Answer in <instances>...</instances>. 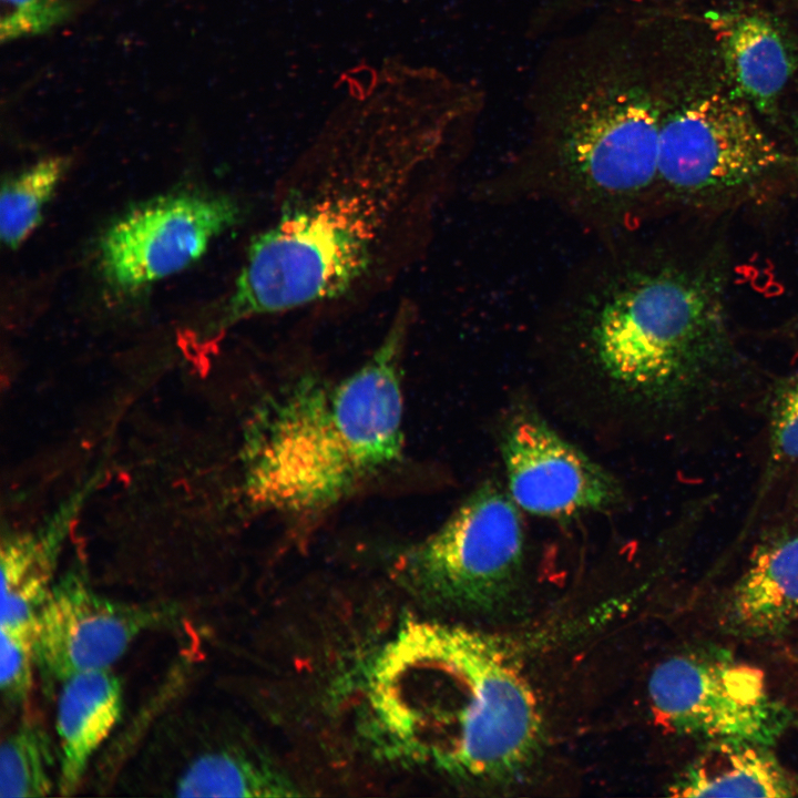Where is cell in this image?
I'll return each mask as SVG.
<instances>
[{"mask_svg":"<svg viewBox=\"0 0 798 798\" xmlns=\"http://www.w3.org/2000/svg\"><path fill=\"white\" fill-rule=\"evenodd\" d=\"M482 91L428 66L374 69L328 117L250 242L224 320L339 298L386 260L402 227L436 201L483 109Z\"/></svg>","mask_w":798,"mask_h":798,"instance_id":"1","label":"cell"},{"mask_svg":"<svg viewBox=\"0 0 798 798\" xmlns=\"http://www.w3.org/2000/svg\"><path fill=\"white\" fill-rule=\"evenodd\" d=\"M649 80L630 4L557 37L533 74L525 139L484 195L554 204L601 239L642 227L659 147Z\"/></svg>","mask_w":798,"mask_h":798,"instance_id":"2","label":"cell"},{"mask_svg":"<svg viewBox=\"0 0 798 798\" xmlns=\"http://www.w3.org/2000/svg\"><path fill=\"white\" fill-rule=\"evenodd\" d=\"M548 331L620 400L647 408L700 390L729 350L714 283L638 229L600 239L550 307Z\"/></svg>","mask_w":798,"mask_h":798,"instance_id":"3","label":"cell"},{"mask_svg":"<svg viewBox=\"0 0 798 798\" xmlns=\"http://www.w3.org/2000/svg\"><path fill=\"white\" fill-rule=\"evenodd\" d=\"M370 678L372 715L393 750L479 782L513 779L541 741L535 696L493 638L412 623L390 641Z\"/></svg>","mask_w":798,"mask_h":798,"instance_id":"4","label":"cell"},{"mask_svg":"<svg viewBox=\"0 0 798 798\" xmlns=\"http://www.w3.org/2000/svg\"><path fill=\"white\" fill-rule=\"evenodd\" d=\"M411 319L410 305L401 306L380 345L349 376H301L266 399L244 449L246 488L258 505L320 512L399 459L400 367Z\"/></svg>","mask_w":798,"mask_h":798,"instance_id":"5","label":"cell"},{"mask_svg":"<svg viewBox=\"0 0 798 798\" xmlns=\"http://www.w3.org/2000/svg\"><path fill=\"white\" fill-rule=\"evenodd\" d=\"M524 543L516 504L497 482L485 481L436 532L408 550L402 570L437 603L491 613L518 589Z\"/></svg>","mask_w":798,"mask_h":798,"instance_id":"6","label":"cell"},{"mask_svg":"<svg viewBox=\"0 0 798 798\" xmlns=\"http://www.w3.org/2000/svg\"><path fill=\"white\" fill-rule=\"evenodd\" d=\"M657 105L655 205L737 191L787 162L747 106L735 99L713 95L671 109Z\"/></svg>","mask_w":798,"mask_h":798,"instance_id":"7","label":"cell"},{"mask_svg":"<svg viewBox=\"0 0 798 798\" xmlns=\"http://www.w3.org/2000/svg\"><path fill=\"white\" fill-rule=\"evenodd\" d=\"M656 716L672 730L709 741L770 745L789 726V710L753 666L705 654L659 663L648 681Z\"/></svg>","mask_w":798,"mask_h":798,"instance_id":"8","label":"cell"},{"mask_svg":"<svg viewBox=\"0 0 798 798\" xmlns=\"http://www.w3.org/2000/svg\"><path fill=\"white\" fill-rule=\"evenodd\" d=\"M226 196L175 194L142 204L119 218L101 243L109 282L133 290L181 272L213 238L238 222Z\"/></svg>","mask_w":798,"mask_h":798,"instance_id":"9","label":"cell"},{"mask_svg":"<svg viewBox=\"0 0 798 798\" xmlns=\"http://www.w3.org/2000/svg\"><path fill=\"white\" fill-rule=\"evenodd\" d=\"M500 450L509 494L531 514L563 519L621 501L618 481L532 410L509 418Z\"/></svg>","mask_w":798,"mask_h":798,"instance_id":"10","label":"cell"},{"mask_svg":"<svg viewBox=\"0 0 798 798\" xmlns=\"http://www.w3.org/2000/svg\"><path fill=\"white\" fill-rule=\"evenodd\" d=\"M162 612L110 600L70 574L53 584L35 623V665L49 682L110 668Z\"/></svg>","mask_w":798,"mask_h":798,"instance_id":"11","label":"cell"},{"mask_svg":"<svg viewBox=\"0 0 798 798\" xmlns=\"http://www.w3.org/2000/svg\"><path fill=\"white\" fill-rule=\"evenodd\" d=\"M798 618V535L760 545L729 591L724 627L751 640L785 633Z\"/></svg>","mask_w":798,"mask_h":798,"instance_id":"12","label":"cell"},{"mask_svg":"<svg viewBox=\"0 0 798 798\" xmlns=\"http://www.w3.org/2000/svg\"><path fill=\"white\" fill-rule=\"evenodd\" d=\"M122 713V686L110 668L79 673L62 683L55 729L59 741L57 789L71 796L88 764Z\"/></svg>","mask_w":798,"mask_h":798,"instance_id":"13","label":"cell"},{"mask_svg":"<svg viewBox=\"0 0 798 798\" xmlns=\"http://www.w3.org/2000/svg\"><path fill=\"white\" fill-rule=\"evenodd\" d=\"M671 788L677 797H794L798 784L766 746L715 740Z\"/></svg>","mask_w":798,"mask_h":798,"instance_id":"14","label":"cell"},{"mask_svg":"<svg viewBox=\"0 0 798 798\" xmlns=\"http://www.w3.org/2000/svg\"><path fill=\"white\" fill-rule=\"evenodd\" d=\"M719 35L735 85L760 109H769L792 72L789 48L771 22L756 14L724 19Z\"/></svg>","mask_w":798,"mask_h":798,"instance_id":"15","label":"cell"},{"mask_svg":"<svg viewBox=\"0 0 798 798\" xmlns=\"http://www.w3.org/2000/svg\"><path fill=\"white\" fill-rule=\"evenodd\" d=\"M178 797L290 796V787L266 766L232 749L206 750L192 758L173 784Z\"/></svg>","mask_w":798,"mask_h":798,"instance_id":"16","label":"cell"},{"mask_svg":"<svg viewBox=\"0 0 798 798\" xmlns=\"http://www.w3.org/2000/svg\"><path fill=\"white\" fill-rule=\"evenodd\" d=\"M53 551L45 542L21 538L1 551L0 627L35 630L37 615L51 587Z\"/></svg>","mask_w":798,"mask_h":798,"instance_id":"17","label":"cell"},{"mask_svg":"<svg viewBox=\"0 0 798 798\" xmlns=\"http://www.w3.org/2000/svg\"><path fill=\"white\" fill-rule=\"evenodd\" d=\"M68 165L63 156L44 158L3 184L0 236L4 245L17 248L33 232Z\"/></svg>","mask_w":798,"mask_h":798,"instance_id":"18","label":"cell"},{"mask_svg":"<svg viewBox=\"0 0 798 798\" xmlns=\"http://www.w3.org/2000/svg\"><path fill=\"white\" fill-rule=\"evenodd\" d=\"M54 754L45 732L24 724L10 734L0 750V797L49 796L54 788Z\"/></svg>","mask_w":798,"mask_h":798,"instance_id":"19","label":"cell"},{"mask_svg":"<svg viewBox=\"0 0 798 798\" xmlns=\"http://www.w3.org/2000/svg\"><path fill=\"white\" fill-rule=\"evenodd\" d=\"M78 9L74 0H1V42L43 34L66 22Z\"/></svg>","mask_w":798,"mask_h":798,"instance_id":"20","label":"cell"},{"mask_svg":"<svg viewBox=\"0 0 798 798\" xmlns=\"http://www.w3.org/2000/svg\"><path fill=\"white\" fill-rule=\"evenodd\" d=\"M0 687L3 696L20 702L29 694L35 666V630L0 627Z\"/></svg>","mask_w":798,"mask_h":798,"instance_id":"21","label":"cell"},{"mask_svg":"<svg viewBox=\"0 0 798 798\" xmlns=\"http://www.w3.org/2000/svg\"><path fill=\"white\" fill-rule=\"evenodd\" d=\"M771 451L778 460H798V375L778 390L771 409Z\"/></svg>","mask_w":798,"mask_h":798,"instance_id":"22","label":"cell"},{"mask_svg":"<svg viewBox=\"0 0 798 798\" xmlns=\"http://www.w3.org/2000/svg\"><path fill=\"white\" fill-rule=\"evenodd\" d=\"M796 126H797V129H798V117H797V120H796ZM797 165H798V161H797Z\"/></svg>","mask_w":798,"mask_h":798,"instance_id":"23","label":"cell"}]
</instances>
